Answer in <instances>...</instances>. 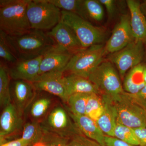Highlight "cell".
Returning a JSON list of instances; mask_svg holds the SVG:
<instances>
[{
  "label": "cell",
  "instance_id": "obj_1",
  "mask_svg": "<svg viewBox=\"0 0 146 146\" xmlns=\"http://www.w3.org/2000/svg\"><path fill=\"white\" fill-rule=\"evenodd\" d=\"M9 44L19 60L44 56L56 46L48 32L31 29L20 36L7 35Z\"/></svg>",
  "mask_w": 146,
  "mask_h": 146
},
{
  "label": "cell",
  "instance_id": "obj_2",
  "mask_svg": "<svg viewBox=\"0 0 146 146\" xmlns=\"http://www.w3.org/2000/svg\"><path fill=\"white\" fill-rule=\"evenodd\" d=\"M29 1H0V31L8 36H16L31 30L27 13Z\"/></svg>",
  "mask_w": 146,
  "mask_h": 146
},
{
  "label": "cell",
  "instance_id": "obj_3",
  "mask_svg": "<svg viewBox=\"0 0 146 146\" xmlns=\"http://www.w3.org/2000/svg\"><path fill=\"white\" fill-rule=\"evenodd\" d=\"M27 16L32 29L51 30L61 21V10L47 0H30Z\"/></svg>",
  "mask_w": 146,
  "mask_h": 146
},
{
  "label": "cell",
  "instance_id": "obj_4",
  "mask_svg": "<svg viewBox=\"0 0 146 146\" xmlns=\"http://www.w3.org/2000/svg\"><path fill=\"white\" fill-rule=\"evenodd\" d=\"M88 79L97 86L102 95L107 96L112 100L125 92L118 71L109 60H103Z\"/></svg>",
  "mask_w": 146,
  "mask_h": 146
},
{
  "label": "cell",
  "instance_id": "obj_5",
  "mask_svg": "<svg viewBox=\"0 0 146 146\" xmlns=\"http://www.w3.org/2000/svg\"><path fill=\"white\" fill-rule=\"evenodd\" d=\"M61 21L74 32L84 48L104 41L106 31L104 28L94 26L75 13L64 11H61Z\"/></svg>",
  "mask_w": 146,
  "mask_h": 146
},
{
  "label": "cell",
  "instance_id": "obj_6",
  "mask_svg": "<svg viewBox=\"0 0 146 146\" xmlns=\"http://www.w3.org/2000/svg\"><path fill=\"white\" fill-rule=\"evenodd\" d=\"M105 45L98 44L84 49L73 55L64 73L88 78L91 73L103 61Z\"/></svg>",
  "mask_w": 146,
  "mask_h": 146
},
{
  "label": "cell",
  "instance_id": "obj_7",
  "mask_svg": "<svg viewBox=\"0 0 146 146\" xmlns=\"http://www.w3.org/2000/svg\"><path fill=\"white\" fill-rule=\"evenodd\" d=\"M46 131L71 139L82 134L69 115L64 105L58 104L41 123Z\"/></svg>",
  "mask_w": 146,
  "mask_h": 146
},
{
  "label": "cell",
  "instance_id": "obj_8",
  "mask_svg": "<svg viewBox=\"0 0 146 146\" xmlns=\"http://www.w3.org/2000/svg\"><path fill=\"white\" fill-rule=\"evenodd\" d=\"M145 54V44L135 40L122 49L108 55V59L116 66L121 79L123 80L128 71L143 63Z\"/></svg>",
  "mask_w": 146,
  "mask_h": 146
},
{
  "label": "cell",
  "instance_id": "obj_9",
  "mask_svg": "<svg viewBox=\"0 0 146 146\" xmlns=\"http://www.w3.org/2000/svg\"><path fill=\"white\" fill-rule=\"evenodd\" d=\"M125 92L113 100L117 122L132 128L146 127V110L131 101Z\"/></svg>",
  "mask_w": 146,
  "mask_h": 146
},
{
  "label": "cell",
  "instance_id": "obj_10",
  "mask_svg": "<svg viewBox=\"0 0 146 146\" xmlns=\"http://www.w3.org/2000/svg\"><path fill=\"white\" fill-rule=\"evenodd\" d=\"M135 40L130 25L129 14L121 15L105 45L106 55L119 51Z\"/></svg>",
  "mask_w": 146,
  "mask_h": 146
},
{
  "label": "cell",
  "instance_id": "obj_11",
  "mask_svg": "<svg viewBox=\"0 0 146 146\" xmlns=\"http://www.w3.org/2000/svg\"><path fill=\"white\" fill-rule=\"evenodd\" d=\"M12 80L10 84L11 103L18 112L25 116L36 97L37 91L32 82L21 80Z\"/></svg>",
  "mask_w": 146,
  "mask_h": 146
},
{
  "label": "cell",
  "instance_id": "obj_12",
  "mask_svg": "<svg viewBox=\"0 0 146 146\" xmlns=\"http://www.w3.org/2000/svg\"><path fill=\"white\" fill-rule=\"evenodd\" d=\"M25 124V116L11 103L4 108L0 116L1 144L5 138L22 132Z\"/></svg>",
  "mask_w": 146,
  "mask_h": 146
},
{
  "label": "cell",
  "instance_id": "obj_13",
  "mask_svg": "<svg viewBox=\"0 0 146 146\" xmlns=\"http://www.w3.org/2000/svg\"><path fill=\"white\" fill-rule=\"evenodd\" d=\"M63 72L59 71L44 73L39 75L33 84L37 91L45 92L58 97L66 104L68 97L63 82Z\"/></svg>",
  "mask_w": 146,
  "mask_h": 146
},
{
  "label": "cell",
  "instance_id": "obj_14",
  "mask_svg": "<svg viewBox=\"0 0 146 146\" xmlns=\"http://www.w3.org/2000/svg\"><path fill=\"white\" fill-rule=\"evenodd\" d=\"M48 33L53 39L56 46L72 54H75L84 49L74 32L61 21Z\"/></svg>",
  "mask_w": 146,
  "mask_h": 146
},
{
  "label": "cell",
  "instance_id": "obj_15",
  "mask_svg": "<svg viewBox=\"0 0 146 146\" xmlns=\"http://www.w3.org/2000/svg\"><path fill=\"white\" fill-rule=\"evenodd\" d=\"M43 56L39 57L19 60L11 65L9 72L11 79L21 80L34 83L39 77V71Z\"/></svg>",
  "mask_w": 146,
  "mask_h": 146
},
{
  "label": "cell",
  "instance_id": "obj_16",
  "mask_svg": "<svg viewBox=\"0 0 146 146\" xmlns=\"http://www.w3.org/2000/svg\"><path fill=\"white\" fill-rule=\"evenodd\" d=\"M73 54L56 46L43 56L39 69V75L49 72L64 70Z\"/></svg>",
  "mask_w": 146,
  "mask_h": 146
},
{
  "label": "cell",
  "instance_id": "obj_17",
  "mask_svg": "<svg viewBox=\"0 0 146 146\" xmlns=\"http://www.w3.org/2000/svg\"><path fill=\"white\" fill-rule=\"evenodd\" d=\"M57 104L52 97L47 94H41L40 91H37L36 97L25 116L27 114L31 121L41 123Z\"/></svg>",
  "mask_w": 146,
  "mask_h": 146
},
{
  "label": "cell",
  "instance_id": "obj_18",
  "mask_svg": "<svg viewBox=\"0 0 146 146\" xmlns=\"http://www.w3.org/2000/svg\"><path fill=\"white\" fill-rule=\"evenodd\" d=\"M129 11L130 25L136 41L146 43V19L141 9V2L137 0L126 1Z\"/></svg>",
  "mask_w": 146,
  "mask_h": 146
},
{
  "label": "cell",
  "instance_id": "obj_19",
  "mask_svg": "<svg viewBox=\"0 0 146 146\" xmlns=\"http://www.w3.org/2000/svg\"><path fill=\"white\" fill-rule=\"evenodd\" d=\"M63 80L68 98L70 96L78 94H96L102 95L97 86L88 78L68 74L67 75H63Z\"/></svg>",
  "mask_w": 146,
  "mask_h": 146
},
{
  "label": "cell",
  "instance_id": "obj_20",
  "mask_svg": "<svg viewBox=\"0 0 146 146\" xmlns=\"http://www.w3.org/2000/svg\"><path fill=\"white\" fill-rule=\"evenodd\" d=\"M67 110L72 119L83 135L96 141L102 146H106V135L98 125L96 122L86 115H75L68 109Z\"/></svg>",
  "mask_w": 146,
  "mask_h": 146
},
{
  "label": "cell",
  "instance_id": "obj_21",
  "mask_svg": "<svg viewBox=\"0 0 146 146\" xmlns=\"http://www.w3.org/2000/svg\"><path fill=\"white\" fill-rule=\"evenodd\" d=\"M101 96L104 111L96 123L105 135L114 137V129L117 123V110L111 99L106 95Z\"/></svg>",
  "mask_w": 146,
  "mask_h": 146
},
{
  "label": "cell",
  "instance_id": "obj_22",
  "mask_svg": "<svg viewBox=\"0 0 146 146\" xmlns=\"http://www.w3.org/2000/svg\"><path fill=\"white\" fill-rule=\"evenodd\" d=\"M145 65V63H141L131 69L126 74L123 85L126 93L137 94L145 86L144 76Z\"/></svg>",
  "mask_w": 146,
  "mask_h": 146
},
{
  "label": "cell",
  "instance_id": "obj_23",
  "mask_svg": "<svg viewBox=\"0 0 146 146\" xmlns=\"http://www.w3.org/2000/svg\"><path fill=\"white\" fill-rule=\"evenodd\" d=\"M9 68L5 63L0 64V105L3 108L11 103L10 92V80Z\"/></svg>",
  "mask_w": 146,
  "mask_h": 146
},
{
  "label": "cell",
  "instance_id": "obj_24",
  "mask_svg": "<svg viewBox=\"0 0 146 146\" xmlns=\"http://www.w3.org/2000/svg\"><path fill=\"white\" fill-rule=\"evenodd\" d=\"M61 11L77 14L86 21L84 0H47Z\"/></svg>",
  "mask_w": 146,
  "mask_h": 146
},
{
  "label": "cell",
  "instance_id": "obj_25",
  "mask_svg": "<svg viewBox=\"0 0 146 146\" xmlns=\"http://www.w3.org/2000/svg\"><path fill=\"white\" fill-rule=\"evenodd\" d=\"M22 133L21 138L32 146L42 140L45 131L40 123L30 121L25 123Z\"/></svg>",
  "mask_w": 146,
  "mask_h": 146
},
{
  "label": "cell",
  "instance_id": "obj_26",
  "mask_svg": "<svg viewBox=\"0 0 146 146\" xmlns=\"http://www.w3.org/2000/svg\"><path fill=\"white\" fill-rule=\"evenodd\" d=\"M91 94H74L68 98L65 105L67 109L71 113L76 115H85V110L87 101Z\"/></svg>",
  "mask_w": 146,
  "mask_h": 146
},
{
  "label": "cell",
  "instance_id": "obj_27",
  "mask_svg": "<svg viewBox=\"0 0 146 146\" xmlns=\"http://www.w3.org/2000/svg\"><path fill=\"white\" fill-rule=\"evenodd\" d=\"M104 111V106L101 96L96 94H90L86 104L85 115L96 122Z\"/></svg>",
  "mask_w": 146,
  "mask_h": 146
},
{
  "label": "cell",
  "instance_id": "obj_28",
  "mask_svg": "<svg viewBox=\"0 0 146 146\" xmlns=\"http://www.w3.org/2000/svg\"><path fill=\"white\" fill-rule=\"evenodd\" d=\"M84 6L87 20L100 22L103 19L104 11L99 0H84Z\"/></svg>",
  "mask_w": 146,
  "mask_h": 146
},
{
  "label": "cell",
  "instance_id": "obj_29",
  "mask_svg": "<svg viewBox=\"0 0 146 146\" xmlns=\"http://www.w3.org/2000/svg\"><path fill=\"white\" fill-rule=\"evenodd\" d=\"M114 137L133 145L139 143L133 129L117 122L114 129Z\"/></svg>",
  "mask_w": 146,
  "mask_h": 146
},
{
  "label": "cell",
  "instance_id": "obj_30",
  "mask_svg": "<svg viewBox=\"0 0 146 146\" xmlns=\"http://www.w3.org/2000/svg\"><path fill=\"white\" fill-rule=\"evenodd\" d=\"M0 57L11 65L17 63L19 60L9 44L7 35L0 31Z\"/></svg>",
  "mask_w": 146,
  "mask_h": 146
},
{
  "label": "cell",
  "instance_id": "obj_31",
  "mask_svg": "<svg viewBox=\"0 0 146 146\" xmlns=\"http://www.w3.org/2000/svg\"><path fill=\"white\" fill-rule=\"evenodd\" d=\"M44 131V134L40 141L45 146H68L70 139Z\"/></svg>",
  "mask_w": 146,
  "mask_h": 146
},
{
  "label": "cell",
  "instance_id": "obj_32",
  "mask_svg": "<svg viewBox=\"0 0 146 146\" xmlns=\"http://www.w3.org/2000/svg\"><path fill=\"white\" fill-rule=\"evenodd\" d=\"M68 146H102L83 134L76 135L70 139Z\"/></svg>",
  "mask_w": 146,
  "mask_h": 146
},
{
  "label": "cell",
  "instance_id": "obj_33",
  "mask_svg": "<svg viewBox=\"0 0 146 146\" xmlns=\"http://www.w3.org/2000/svg\"><path fill=\"white\" fill-rule=\"evenodd\" d=\"M125 94L131 101L146 110V85L137 94H129L125 92Z\"/></svg>",
  "mask_w": 146,
  "mask_h": 146
},
{
  "label": "cell",
  "instance_id": "obj_34",
  "mask_svg": "<svg viewBox=\"0 0 146 146\" xmlns=\"http://www.w3.org/2000/svg\"><path fill=\"white\" fill-rule=\"evenodd\" d=\"M99 1L106 9L109 18H113L117 12L116 1L114 0H99Z\"/></svg>",
  "mask_w": 146,
  "mask_h": 146
},
{
  "label": "cell",
  "instance_id": "obj_35",
  "mask_svg": "<svg viewBox=\"0 0 146 146\" xmlns=\"http://www.w3.org/2000/svg\"><path fill=\"white\" fill-rule=\"evenodd\" d=\"M106 146H139L133 145L112 136H105Z\"/></svg>",
  "mask_w": 146,
  "mask_h": 146
},
{
  "label": "cell",
  "instance_id": "obj_36",
  "mask_svg": "<svg viewBox=\"0 0 146 146\" xmlns=\"http://www.w3.org/2000/svg\"><path fill=\"white\" fill-rule=\"evenodd\" d=\"M133 129L139 142V146H146V127Z\"/></svg>",
  "mask_w": 146,
  "mask_h": 146
},
{
  "label": "cell",
  "instance_id": "obj_37",
  "mask_svg": "<svg viewBox=\"0 0 146 146\" xmlns=\"http://www.w3.org/2000/svg\"><path fill=\"white\" fill-rule=\"evenodd\" d=\"M0 146H31L23 138H20L12 140L9 142H5L4 143L1 145Z\"/></svg>",
  "mask_w": 146,
  "mask_h": 146
},
{
  "label": "cell",
  "instance_id": "obj_38",
  "mask_svg": "<svg viewBox=\"0 0 146 146\" xmlns=\"http://www.w3.org/2000/svg\"><path fill=\"white\" fill-rule=\"evenodd\" d=\"M141 9L146 19V0L141 2Z\"/></svg>",
  "mask_w": 146,
  "mask_h": 146
},
{
  "label": "cell",
  "instance_id": "obj_39",
  "mask_svg": "<svg viewBox=\"0 0 146 146\" xmlns=\"http://www.w3.org/2000/svg\"><path fill=\"white\" fill-rule=\"evenodd\" d=\"M144 79L146 83V64H145V67L144 70Z\"/></svg>",
  "mask_w": 146,
  "mask_h": 146
},
{
  "label": "cell",
  "instance_id": "obj_40",
  "mask_svg": "<svg viewBox=\"0 0 146 146\" xmlns=\"http://www.w3.org/2000/svg\"><path fill=\"white\" fill-rule=\"evenodd\" d=\"M145 44V60L146 61V43Z\"/></svg>",
  "mask_w": 146,
  "mask_h": 146
}]
</instances>
